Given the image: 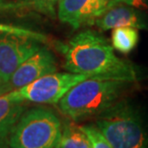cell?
Returning a JSON list of instances; mask_svg holds the SVG:
<instances>
[{
  "label": "cell",
  "mask_w": 148,
  "mask_h": 148,
  "mask_svg": "<svg viewBox=\"0 0 148 148\" xmlns=\"http://www.w3.org/2000/svg\"><path fill=\"white\" fill-rule=\"evenodd\" d=\"M67 72L89 77L138 81V71L132 62L119 58L109 40L97 31L85 30L65 42H56Z\"/></svg>",
  "instance_id": "obj_1"
},
{
  "label": "cell",
  "mask_w": 148,
  "mask_h": 148,
  "mask_svg": "<svg viewBox=\"0 0 148 148\" xmlns=\"http://www.w3.org/2000/svg\"><path fill=\"white\" fill-rule=\"evenodd\" d=\"M137 84L138 81L89 77L72 87L58 106L62 114L74 122L96 118L123 99Z\"/></svg>",
  "instance_id": "obj_2"
},
{
  "label": "cell",
  "mask_w": 148,
  "mask_h": 148,
  "mask_svg": "<svg viewBox=\"0 0 148 148\" xmlns=\"http://www.w3.org/2000/svg\"><path fill=\"white\" fill-rule=\"evenodd\" d=\"M94 124L113 148H148L145 121L125 99L97 115Z\"/></svg>",
  "instance_id": "obj_3"
},
{
  "label": "cell",
  "mask_w": 148,
  "mask_h": 148,
  "mask_svg": "<svg viewBox=\"0 0 148 148\" xmlns=\"http://www.w3.org/2000/svg\"><path fill=\"white\" fill-rule=\"evenodd\" d=\"M61 131V121L53 110L26 109L12 129L9 148H58Z\"/></svg>",
  "instance_id": "obj_4"
},
{
  "label": "cell",
  "mask_w": 148,
  "mask_h": 148,
  "mask_svg": "<svg viewBox=\"0 0 148 148\" xmlns=\"http://www.w3.org/2000/svg\"><path fill=\"white\" fill-rule=\"evenodd\" d=\"M86 78L89 77L70 72H55L43 75L16 90L10 91L8 95L20 101L58 104L72 87Z\"/></svg>",
  "instance_id": "obj_5"
},
{
  "label": "cell",
  "mask_w": 148,
  "mask_h": 148,
  "mask_svg": "<svg viewBox=\"0 0 148 148\" xmlns=\"http://www.w3.org/2000/svg\"><path fill=\"white\" fill-rule=\"evenodd\" d=\"M32 37L0 33V84L10 79L14 71L42 45Z\"/></svg>",
  "instance_id": "obj_6"
},
{
  "label": "cell",
  "mask_w": 148,
  "mask_h": 148,
  "mask_svg": "<svg viewBox=\"0 0 148 148\" xmlns=\"http://www.w3.org/2000/svg\"><path fill=\"white\" fill-rule=\"evenodd\" d=\"M58 71L56 56L45 46H41L22 63L12 75L7 82L0 84L3 93L16 90L33 82L43 75Z\"/></svg>",
  "instance_id": "obj_7"
},
{
  "label": "cell",
  "mask_w": 148,
  "mask_h": 148,
  "mask_svg": "<svg viewBox=\"0 0 148 148\" xmlns=\"http://www.w3.org/2000/svg\"><path fill=\"white\" fill-rule=\"evenodd\" d=\"M109 6L107 0H58V16L62 23L79 29L94 25Z\"/></svg>",
  "instance_id": "obj_8"
},
{
  "label": "cell",
  "mask_w": 148,
  "mask_h": 148,
  "mask_svg": "<svg viewBox=\"0 0 148 148\" xmlns=\"http://www.w3.org/2000/svg\"><path fill=\"white\" fill-rule=\"evenodd\" d=\"M94 25L102 31L121 27H130L138 30L147 29L148 20L143 11L124 3H116L110 6L95 21Z\"/></svg>",
  "instance_id": "obj_9"
},
{
  "label": "cell",
  "mask_w": 148,
  "mask_h": 148,
  "mask_svg": "<svg viewBox=\"0 0 148 148\" xmlns=\"http://www.w3.org/2000/svg\"><path fill=\"white\" fill-rule=\"evenodd\" d=\"M25 110V101L12 99L8 93L0 95V148H9L12 131Z\"/></svg>",
  "instance_id": "obj_10"
},
{
  "label": "cell",
  "mask_w": 148,
  "mask_h": 148,
  "mask_svg": "<svg viewBox=\"0 0 148 148\" xmlns=\"http://www.w3.org/2000/svg\"><path fill=\"white\" fill-rule=\"evenodd\" d=\"M58 148H92L89 138L74 121L62 125L60 140Z\"/></svg>",
  "instance_id": "obj_11"
},
{
  "label": "cell",
  "mask_w": 148,
  "mask_h": 148,
  "mask_svg": "<svg viewBox=\"0 0 148 148\" xmlns=\"http://www.w3.org/2000/svg\"><path fill=\"white\" fill-rule=\"evenodd\" d=\"M138 32L135 28L121 27L113 29L111 44L113 48L122 53H128L137 46Z\"/></svg>",
  "instance_id": "obj_12"
},
{
  "label": "cell",
  "mask_w": 148,
  "mask_h": 148,
  "mask_svg": "<svg viewBox=\"0 0 148 148\" xmlns=\"http://www.w3.org/2000/svg\"><path fill=\"white\" fill-rule=\"evenodd\" d=\"M0 33L1 34H16V36H28L32 37L34 39L38 40L39 42L46 43L48 42V37L45 34L38 32H34L33 30H30L28 28L18 27V26H12L9 24H1L0 23Z\"/></svg>",
  "instance_id": "obj_13"
},
{
  "label": "cell",
  "mask_w": 148,
  "mask_h": 148,
  "mask_svg": "<svg viewBox=\"0 0 148 148\" xmlns=\"http://www.w3.org/2000/svg\"><path fill=\"white\" fill-rule=\"evenodd\" d=\"M79 127L89 138L92 148H113L95 124H83Z\"/></svg>",
  "instance_id": "obj_14"
},
{
  "label": "cell",
  "mask_w": 148,
  "mask_h": 148,
  "mask_svg": "<svg viewBox=\"0 0 148 148\" xmlns=\"http://www.w3.org/2000/svg\"><path fill=\"white\" fill-rule=\"evenodd\" d=\"M37 11L38 8L32 2L28 1H9V0H0V12H17L27 11Z\"/></svg>",
  "instance_id": "obj_15"
},
{
  "label": "cell",
  "mask_w": 148,
  "mask_h": 148,
  "mask_svg": "<svg viewBox=\"0 0 148 148\" xmlns=\"http://www.w3.org/2000/svg\"><path fill=\"white\" fill-rule=\"evenodd\" d=\"M20 1H28L32 2L38 8L40 12L48 14H55V8L58 4V0H20Z\"/></svg>",
  "instance_id": "obj_16"
},
{
  "label": "cell",
  "mask_w": 148,
  "mask_h": 148,
  "mask_svg": "<svg viewBox=\"0 0 148 148\" xmlns=\"http://www.w3.org/2000/svg\"><path fill=\"white\" fill-rule=\"evenodd\" d=\"M116 3H124L143 12L148 10V0H116L110 6L116 4Z\"/></svg>",
  "instance_id": "obj_17"
},
{
  "label": "cell",
  "mask_w": 148,
  "mask_h": 148,
  "mask_svg": "<svg viewBox=\"0 0 148 148\" xmlns=\"http://www.w3.org/2000/svg\"><path fill=\"white\" fill-rule=\"evenodd\" d=\"M107 1H108V2L110 3V5H111L113 2H114V1H116V0H107ZM109 7H110V6H109Z\"/></svg>",
  "instance_id": "obj_18"
}]
</instances>
